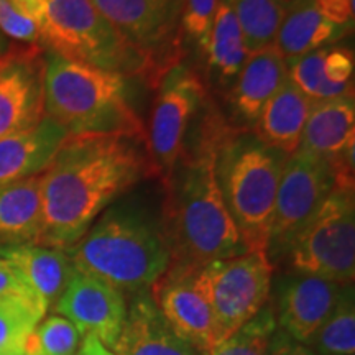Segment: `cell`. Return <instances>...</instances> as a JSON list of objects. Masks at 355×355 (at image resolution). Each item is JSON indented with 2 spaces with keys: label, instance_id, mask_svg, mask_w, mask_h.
Wrapping results in <instances>:
<instances>
[{
  "label": "cell",
  "instance_id": "6da1fadb",
  "mask_svg": "<svg viewBox=\"0 0 355 355\" xmlns=\"http://www.w3.org/2000/svg\"><path fill=\"white\" fill-rule=\"evenodd\" d=\"M135 139L68 137L42 173L43 224L38 245L68 250L102 212L150 175Z\"/></svg>",
  "mask_w": 355,
  "mask_h": 355
},
{
  "label": "cell",
  "instance_id": "7a4b0ae2",
  "mask_svg": "<svg viewBox=\"0 0 355 355\" xmlns=\"http://www.w3.org/2000/svg\"><path fill=\"white\" fill-rule=\"evenodd\" d=\"M225 127L212 112L163 184L166 198L159 225L170 252L168 270L193 273L212 261L247 254L216 178V148Z\"/></svg>",
  "mask_w": 355,
  "mask_h": 355
},
{
  "label": "cell",
  "instance_id": "3957f363",
  "mask_svg": "<svg viewBox=\"0 0 355 355\" xmlns=\"http://www.w3.org/2000/svg\"><path fill=\"white\" fill-rule=\"evenodd\" d=\"M64 252L76 272L99 278L123 295L150 290L170 266L159 222L130 204L107 207Z\"/></svg>",
  "mask_w": 355,
  "mask_h": 355
},
{
  "label": "cell",
  "instance_id": "277c9868",
  "mask_svg": "<svg viewBox=\"0 0 355 355\" xmlns=\"http://www.w3.org/2000/svg\"><path fill=\"white\" fill-rule=\"evenodd\" d=\"M44 114L69 137L119 135L144 139V125L127 97L123 76L44 53Z\"/></svg>",
  "mask_w": 355,
  "mask_h": 355
},
{
  "label": "cell",
  "instance_id": "5b68a950",
  "mask_svg": "<svg viewBox=\"0 0 355 355\" xmlns=\"http://www.w3.org/2000/svg\"><path fill=\"white\" fill-rule=\"evenodd\" d=\"M286 159L254 132L230 127L222 132L216 148L217 184L247 252H266Z\"/></svg>",
  "mask_w": 355,
  "mask_h": 355
},
{
  "label": "cell",
  "instance_id": "8992f818",
  "mask_svg": "<svg viewBox=\"0 0 355 355\" xmlns=\"http://www.w3.org/2000/svg\"><path fill=\"white\" fill-rule=\"evenodd\" d=\"M38 44L66 60L121 76H141L153 84L159 81L148 58L133 48L91 0H48Z\"/></svg>",
  "mask_w": 355,
  "mask_h": 355
},
{
  "label": "cell",
  "instance_id": "52a82bcc",
  "mask_svg": "<svg viewBox=\"0 0 355 355\" xmlns=\"http://www.w3.org/2000/svg\"><path fill=\"white\" fill-rule=\"evenodd\" d=\"M291 273L309 275L339 285H352L355 277V198L354 186L334 188L306 222L288 248Z\"/></svg>",
  "mask_w": 355,
  "mask_h": 355
},
{
  "label": "cell",
  "instance_id": "ba28073f",
  "mask_svg": "<svg viewBox=\"0 0 355 355\" xmlns=\"http://www.w3.org/2000/svg\"><path fill=\"white\" fill-rule=\"evenodd\" d=\"M272 275L273 263L261 250L212 261L191 273L194 290L209 306L220 344L265 308Z\"/></svg>",
  "mask_w": 355,
  "mask_h": 355
},
{
  "label": "cell",
  "instance_id": "9c48e42d",
  "mask_svg": "<svg viewBox=\"0 0 355 355\" xmlns=\"http://www.w3.org/2000/svg\"><path fill=\"white\" fill-rule=\"evenodd\" d=\"M206 101V87L199 74L176 63L158 81L148 135L150 173L163 184L175 170L186 148L191 121Z\"/></svg>",
  "mask_w": 355,
  "mask_h": 355
},
{
  "label": "cell",
  "instance_id": "30bf717a",
  "mask_svg": "<svg viewBox=\"0 0 355 355\" xmlns=\"http://www.w3.org/2000/svg\"><path fill=\"white\" fill-rule=\"evenodd\" d=\"M334 184L336 173L327 159L300 150L288 157L279 178L266 247L272 263L285 259L291 242L326 201Z\"/></svg>",
  "mask_w": 355,
  "mask_h": 355
},
{
  "label": "cell",
  "instance_id": "8fae6325",
  "mask_svg": "<svg viewBox=\"0 0 355 355\" xmlns=\"http://www.w3.org/2000/svg\"><path fill=\"white\" fill-rule=\"evenodd\" d=\"M105 20L148 58L158 76L178 63L183 0H91Z\"/></svg>",
  "mask_w": 355,
  "mask_h": 355
},
{
  "label": "cell",
  "instance_id": "7c38bea8",
  "mask_svg": "<svg viewBox=\"0 0 355 355\" xmlns=\"http://www.w3.org/2000/svg\"><path fill=\"white\" fill-rule=\"evenodd\" d=\"M44 68L40 44H10L0 56V139L43 121Z\"/></svg>",
  "mask_w": 355,
  "mask_h": 355
},
{
  "label": "cell",
  "instance_id": "4fadbf2b",
  "mask_svg": "<svg viewBox=\"0 0 355 355\" xmlns=\"http://www.w3.org/2000/svg\"><path fill=\"white\" fill-rule=\"evenodd\" d=\"M53 311L73 322L79 334H92L112 349L127 314L125 295L91 275L74 272Z\"/></svg>",
  "mask_w": 355,
  "mask_h": 355
},
{
  "label": "cell",
  "instance_id": "5bb4252c",
  "mask_svg": "<svg viewBox=\"0 0 355 355\" xmlns=\"http://www.w3.org/2000/svg\"><path fill=\"white\" fill-rule=\"evenodd\" d=\"M344 290L345 285L331 279L290 273L279 282L273 303L278 327L298 343L308 344L331 316Z\"/></svg>",
  "mask_w": 355,
  "mask_h": 355
},
{
  "label": "cell",
  "instance_id": "9a60e30c",
  "mask_svg": "<svg viewBox=\"0 0 355 355\" xmlns=\"http://www.w3.org/2000/svg\"><path fill=\"white\" fill-rule=\"evenodd\" d=\"M150 295L173 331L199 354L209 355L220 344L209 306L194 290L191 273L166 270Z\"/></svg>",
  "mask_w": 355,
  "mask_h": 355
},
{
  "label": "cell",
  "instance_id": "2e32d148",
  "mask_svg": "<svg viewBox=\"0 0 355 355\" xmlns=\"http://www.w3.org/2000/svg\"><path fill=\"white\" fill-rule=\"evenodd\" d=\"M112 350L117 355H201L173 331L150 290L132 295Z\"/></svg>",
  "mask_w": 355,
  "mask_h": 355
},
{
  "label": "cell",
  "instance_id": "e0dca14e",
  "mask_svg": "<svg viewBox=\"0 0 355 355\" xmlns=\"http://www.w3.org/2000/svg\"><path fill=\"white\" fill-rule=\"evenodd\" d=\"M68 137L64 127L44 115L28 130L0 139V186L42 175Z\"/></svg>",
  "mask_w": 355,
  "mask_h": 355
},
{
  "label": "cell",
  "instance_id": "ac0fdd59",
  "mask_svg": "<svg viewBox=\"0 0 355 355\" xmlns=\"http://www.w3.org/2000/svg\"><path fill=\"white\" fill-rule=\"evenodd\" d=\"M354 94L313 102L298 150L334 163L354 150Z\"/></svg>",
  "mask_w": 355,
  "mask_h": 355
},
{
  "label": "cell",
  "instance_id": "d6986e66",
  "mask_svg": "<svg viewBox=\"0 0 355 355\" xmlns=\"http://www.w3.org/2000/svg\"><path fill=\"white\" fill-rule=\"evenodd\" d=\"M288 79V64L272 46L248 55L241 73L230 87V104L235 114L248 123H255L265 104Z\"/></svg>",
  "mask_w": 355,
  "mask_h": 355
},
{
  "label": "cell",
  "instance_id": "ffe728a7",
  "mask_svg": "<svg viewBox=\"0 0 355 355\" xmlns=\"http://www.w3.org/2000/svg\"><path fill=\"white\" fill-rule=\"evenodd\" d=\"M0 259L20 273L48 309H53L76 272L64 250L42 245L0 247Z\"/></svg>",
  "mask_w": 355,
  "mask_h": 355
},
{
  "label": "cell",
  "instance_id": "44dd1931",
  "mask_svg": "<svg viewBox=\"0 0 355 355\" xmlns=\"http://www.w3.org/2000/svg\"><path fill=\"white\" fill-rule=\"evenodd\" d=\"M42 224V175L0 186V247L38 245Z\"/></svg>",
  "mask_w": 355,
  "mask_h": 355
},
{
  "label": "cell",
  "instance_id": "7402d4cb",
  "mask_svg": "<svg viewBox=\"0 0 355 355\" xmlns=\"http://www.w3.org/2000/svg\"><path fill=\"white\" fill-rule=\"evenodd\" d=\"M313 102L286 79L279 91L265 104L254 123V133L266 145L285 155L296 153Z\"/></svg>",
  "mask_w": 355,
  "mask_h": 355
},
{
  "label": "cell",
  "instance_id": "603a6c76",
  "mask_svg": "<svg viewBox=\"0 0 355 355\" xmlns=\"http://www.w3.org/2000/svg\"><path fill=\"white\" fill-rule=\"evenodd\" d=\"M345 32V26L327 20L313 0H300L283 13L275 48L290 66L311 51L331 46Z\"/></svg>",
  "mask_w": 355,
  "mask_h": 355
},
{
  "label": "cell",
  "instance_id": "cb8c5ba5",
  "mask_svg": "<svg viewBox=\"0 0 355 355\" xmlns=\"http://www.w3.org/2000/svg\"><path fill=\"white\" fill-rule=\"evenodd\" d=\"M248 55L250 53L235 19L232 3L230 0H219L209 42L204 53L214 81L222 89L232 87Z\"/></svg>",
  "mask_w": 355,
  "mask_h": 355
},
{
  "label": "cell",
  "instance_id": "d4e9b609",
  "mask_svg": "<svg viewBox=\"0 0 355 355\" xmlns=\"http://www.w3.org/2000/svg\"><path fill=\"white\" fill-rule=\"evenodd\" d=\"M46 311L35 293L0 298V354L20 355L25 339L43 321Z\"/></svg>",
  "mask_w": 355,
  "mask_h": 355
},
{
  "label": "cell",
  "instance_id": "484cf974",
  "mask_svg": "<svg viewBox=\"0 0 355 355\" xmlns=\"http://www.w3.org/2000/svg\"><path fill=\"white\" fill-rule=\"evenodd\" d=\"M306 345L316 355H354L355 300L352 285L345 286L331 316Z\"/></svg>",
  "mask_w": 355,
  "mask_h": 355
},
{
  "label": "cell",
  "instance_id": "4316f807",
  "mask_svg": "<svg viewBox=\"0 0 355 355\" xmlns=\"http://www.w3.org/2000/svg\"><path fill=\"white\" fill-rule=\"evenodd\" d=\"M230 3L248 53L275 44L285 13L277 0H230Z\"/></svg>",
  "mask_w": 355,
  "mask_h": 355
},
{
  "label": "cell",
  "instance_id": "83f0119b",
  "mask_svg": "<svg viewBox=\"0 0 355 355\" xmlns=\"http://www.w3.org/2000/svg\"><path fill=\"white\" fill-rule=\"evenodd\" d=\"M278 322L273 303H266L257 316L224 340L209 355H268Z\"/></svg>",
  "mask_w": 355,
  "mask_h": 355
},
{
  "label": "cell",
  "instance_id": "f1b7e54d",
  "mask_svg": "<svg viewBox=\"0 0 355 355\" xmlns=\"http://www.w3.org/2000/svg\"><path fill=\"white\" fill-rule=\"evenodd\" d=\"M326 48L311 51L288 66V78H290V81L311 102L331 101L337 99V97L354 94L352 84L350 86H337V84L327 81V78L324 76L322 60Z\"/></svg>",
  "mask_w": 355,
  "mask_h": 355
},
{
  "label": "cell",
  "instance_id": "f546056e",
  "mask_svg": "<svg viewBox=\"0 0 355 355\" xmlns=\"http://www.w3.org/2000/svg\"><path fill=\"white\" fill-rule=\"evenodd\" d=\"M81 334L63 316L43 319L25 339L20 355H76Z\"/></svg>",
  "mask_w": 355,
  "mask_h": 355
},
{
  "label": "cell",
  "instance_id": "4dcf8cb0",
  "mask_svg": "<svg viewBox=\"0 0 355 355\" xmlns=\"http://www.w3.org/2000/svg\"><path fill=\"white\" fill-rule=\"evenodd\" d=\"M217 3L219 0H183L181 3V28L202 55L209 42Z\"/></svg>",
  "mask_w": 355,
  "mask_h": 355
},
{
  "label": "cell",
  "instance_id": "1f68e13d",
  "mask_svg": "<svg viewBox=\"0 0 355 355\" xmlns=\"http://www.w3.org/2000/svg\"><path fill=\"white\" fill-rule=\"evenodd\" d=\"M0 32L26 44L40 43L38 26L13 8L8 0H0Z\"/></svg>",
  "mask_w": 355,
  "mask_h": 355
},
{
  "label": "cell",
  "instance_id": "d6a6232c",
  "mask_svg": "<svg viewBox=\"0 0 355 355\" xmlns=\"http://www.w3.org/2000/svg\"><path fill=\"white\" fill-rule=\"evenodd\" d=\"M322 71L329 83L350 86L354 74V53L349 48L327 46L324 51Z\"/></svg>",
  "mask_w": 355,
  "mask_h": 355
},
{
  "label": "cell",
  "instance_id": "836d02e7",
  "mask_svg": "<svg viewBox=\"0 0 355 355\" xmlns=\"http://www.w3.org/2000/svg\"><path fill=\"white\" fill-rule=\"evenodd\" d=\"M318 10L332 24L345 26L352 25L354 20V0H313Z\"/></svg>",
  "mask_w": 355,
  "mask_h": 355
},
{
  "label": "cell",
  "instance_id": "e575fe53",
  "mask_svg": "<svg viewBox=\"0 0 355 355\" xmlns=\"http://www.w3.org/2000/svg\"><path fill=\"white\" fill-rule=\"evenodd\" d=\"M26 293L33 291L7 260L0 259V298L12 295H26Z\"/></svg>",
  "mask_w": 355,
  "mask_h": 355
},
{
  "label": "cell",
  "instance_id": "d590c367",
  "mask_svg": "<svg viewBox=\"0 0 355 355\" xmlns=\"http://www.w3.org/2000/svg\"><path fill=\"white\" fill-rule=\"evenodd\" d=\"M268 355H316L306 344H301L277 327L270 343Z\"/></svg>",
  "mask_w": 355,
  "mask_h": 355
},
{
  "label": "cell",
  "instance_id": "8d00e7d4",
  "mask_svg": "<svg viewBox=\"0 0 355 355\" xmlns=\"http://www.w3.org/2000/svg\"><path fill=\"white\" fill-rule=\"evenodd\" d=\"M8 3H10L21 17L33 21V24L38 26V30L42 28L44 19H46L48 0H8Z\"/></svg>",
  "mask_w": 355,
  "mask_h": 355
},
{
  "label": "cell",
  "instance_id": "74e56055",
  "mask_svg": "<svg viewBox=\"0 0 355 355\" xmlns=\"http://www.w3.org/2000/svg\"><path fill=\"white\" fill-rule=\"evenodd\" d=\"M76 355H117V354H114L112 349L105 347V345L102 344L96 336L86 334L81 337V344H79Z\"/></svg>",
  "mask_w": 355,
  "mask_h": 355
},
{
  "label": "cell",
  "instance_id": "f35d334b",
  "mask_svg": "<svg viewBox=\"0 0 355 355\" xmlns=\"http://www.w3.org/2000/svg\"><path fill=\"white\" fill-rule=\"evenodd\" d=\"M8 46H10V44H8L7 37L2 32H0V56H2L3 53L8 50Z\"/></svg>",
  "mask_w": 355,
  "mask_h": 355
},
{
  "label": "cell",
  "instance_id": "ab89813d",
  "mask_svg": "<svg viewBox=\"0 0 355 355\" xmlns=\"http://www.w3.org/2000/svg\"><path fill=\"white\" fill-rule=\"evenodd\" d=\"M278 2V6L283 8V10H286L288 7H291V6H295L296 2H300V0H277Z\"/></svg>",
  "mask_w": 355,
  "mask_h": 355
},
{
  "label": "cell",
  "instance_id": "60d3db41",
  "mask_svg": "<svg viewBox=\"0 0 355 355\" xmlns=\"http://www.w3.org/2000/svg\"><path fill=\"white\" fill-rule=\"evenodd\" d=\"M0 355H10V354H0Z\"/></svg>",
  "mask_w": 355,
  "mask_h": 355
}]
</instances>
